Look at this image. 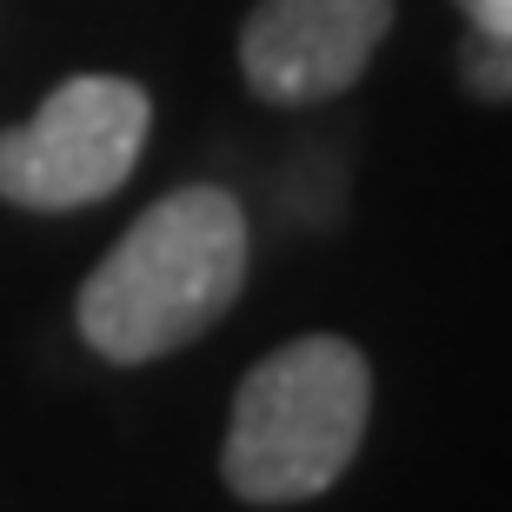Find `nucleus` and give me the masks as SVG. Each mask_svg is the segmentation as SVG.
<instances>
[{
  "label": "nucleus",
  "instance_id": "2",
  "mask_svg": "<svg viewBox=\"0 0 512 512\" xmlns=\"http://www.w3.org/2000/svg\"><path fill=\"white\" fill-rule=\"evenodd\" d=\"M373 419V366L340 333H306L253 366L227 419L220 473L247 506L320 499L353 466Z\"/></svg>",
  "mask_w": 512,
  "mask_h": 512
},
{
  "label": "nucleus",
  "instance_id": "3",
  "mask_svg": "<svg viewBox=\"0 0 512 512\" xmlns=\"http://www.w3.org/2000/svg\"><path fill=\"white\" fill-rule=\"evenodd\" d=\"M153 133V100L127 74H74L20 127H0V200L74 213L127 187Z\"/></svg>",
  "mask_w": 512,
  "mask_h": 512
},
{
  "label": "nucleus",
  "instance_id": "4",
  "mask_svg": "<svg viewBox=\"0 0 512 512\" xmlns=\"http://www.w3.org/2000/svg\"><path fill=\"white\" fill-rule=\"evenodd\" d=\"M393 27V0H253L240 74L266 107H320L366 74Z\"/></svg>",
  "mask_w": 512,
  "mask_h": 512
},
{
  "label": "nucleus",
  "instance_id": "5",
  "mask_svg": "<svg viewBox=\"0 0 512 512\" xmlns=\"http://www.w3.org/2000/svg\"><path fill=\"white\" fill-rule=\"evenodd\" d=\"M459 87L473 100H512V40L493 34H466L459 40Z\"/></svg>",
  "mask_w": 512,
  "mask_h": 512
},
{
  "label": "nucleus",
  "instance_id": "1",
  "mask_svg": "<svg viewBox=\"0 0 512 512\" xmlns=\"http://www.w3.org/2000/svg\"><path fill=\"white\" fill-rule=\"evenodd\" d=\"M247 260V207L227 187H173L80 280V340L114 366L167 360L240 300Z\"/></svg>",
  "mask_w": 512,
  "mask_h": 512
},
{
  "label": "nucleus",
  "instance_id": "6",
  "mask_svg": "<svg viewBox=\"0 0 512 512\" xmlns=\"http://www.w3.org/2000/svg\"><path fill=\"white\" fill-rule=\"evenodd\" d=\"M466 14V34H493V40H512V0H453Z\"/></svg>",
  "mask_w": 512,
  "mask_h": 512
}]
</instances>
